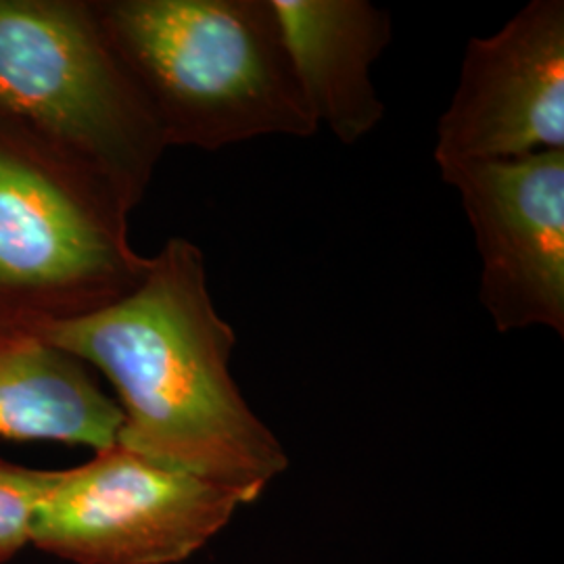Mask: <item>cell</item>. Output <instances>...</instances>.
<instances>
[{
  "mask_svg": "<svg viewBox=\"0 0 564 564\" xmlns=\"http://www.w3.org/2000/svg\"><path fill=\"white\" fill-rule=\"evenodd\" d=\"M20 333L101 370L120 398L123 447L228 487L242 505L286 470L279 437L230 375L237 335L214 305L195 242L165 241L120 302Z\"/></svg>",
  "mask_w": 564,
  "mask_h": 564,
  "instance_id": "1",
  "label": "cell"
},
{
  "mask_svg": "<svg viewBox=\"0 0 564 564\" xmlns=\"http://www.w3.org/2000/svg\"><path fill=\"white\" fill-rule=\"evenodd\" d=\"M90 7L165 149L218 151L318 132L272 0H90Z\"/></svg>",
  "mask_w": 564,
  "mask_h": 564,
  "instance_id": "2",
  "label": "cell"
},
{
  "mask_svg": "<svg viewBox=\"0 0 564 564\" xmlns=\"http://www.w3.org/2000/svg\"><path fill=\"white\" fill-rule=\"evenodd\" d=\"M0 137L130 214L165 151L90 0H0Z\"/></svg>",
  "mask_w": 564,
  "mask_h": 564,
  "instance_id": "3",
  "label": "cell"
},
{
  "mask_svg": "<svg viewBox=\"0 0 564 564\" xmlns=\"http://www.w3.org/2000/svg\"><path fill=\"white\" fill-rule=\"evenodd\" d=\"M130 212L0 137V330L74 321L120 302L147 260Z\"/></svg>",
  "mask_w": 564,
  "mask_h": 564,
  "instance_id": "4",
  "label": "cell"
},
{
  "mask_svg": "<svg viewBox=\"0 0 564 564\" xmlns=\"http://www.w3.org/2000/svg\"><path fill=\"white\" fill-rule=\"evenodd\" d=\"M242 506L239 494L123 445L57 470L30 544L76 564H176Z\"/></svg>",
  "mask_w": 564,
  "mask_h": 564,
  "instance_id": "5",
  "label": "cell"
},
{
  "mask_svg": "<svg viewBox=\"0 0 564 564\" xmlns=\"http://www.w3.org/2000/svg\"><path fill=\"white\" fill-rule=\"evenodd\" d=\"M481 256L479 300L500 333L564 335V149L437 165Z\"/></svg>",
  "mask_w": 564,
  "mask_h": 564,
  "instance_id": "6",
  "label": "cell"
},
{
  "mask_svg": "<svg viewBox=\"0 0 564 564\" xmlns=\"http://www.w3.org/2000/svg\"><path fill=\"white\" fill-rule=\"evenodd\" d=\"M564 149V2L531 0L496 34L470 39L437 121V165Z\"/></svg>",
  "mask_w": 564,
  "mask_h": 564,
  "instance_id": "7",
  "label": "cell"
},
{
  "mask_svg": "<svg viewBox=\"0 0 564 564\" xmlns=\"http://www.w3.org/2000/svg\"><path fill=\"white\" fill-rule=\"evenodd\" d=\"M318 126L356 144L384 118L372 65L391 44V15L368 0H272Z\"/></svg>",
  "mask_w": 564,
  "mask_h": 564,
  "instance_id": "8",
  "label": "cell"
},
{
  "mask_svg": "<svg viewBox=\"0 0 564 564\" xmlns=\"http://www.w3.org/2000/svg\"><path fill=\"white\" fill-rule=\"evenodd\" d=\"M123 414L86 364L20 330H0V437L21 442L118 444Z\"/></svg>",
  "mask_w": 564,
  "mask_h": 564,
  "instance_id": "9",
  "label": "cell"
},
{
  "mask_svg": "<svg viewBox=\"0 0 564 564\" xmlns=\"http://www.w3.org/2000/svg\"><path fill=\"white\" fill-rule=\"evenodd\" d=\"M57 470H36L0 458V564L32 540V524Z\"/></svg>",
  "mask_w": 564,
  "mask_h": 564,
  "instance_id": "10",
  "label": "cell"
}]
</instances>
